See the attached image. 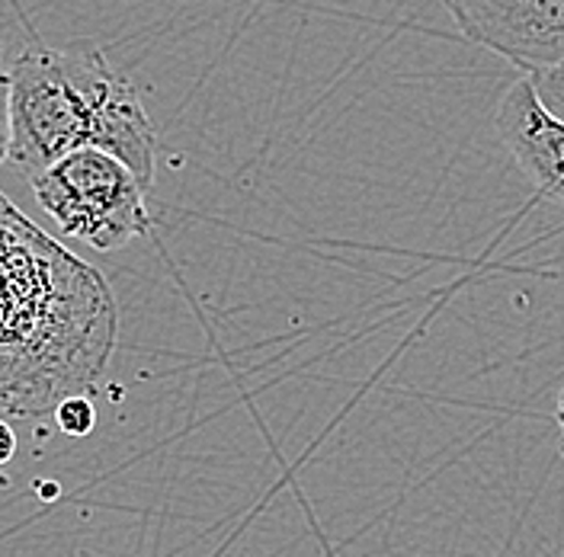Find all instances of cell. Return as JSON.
I'll use <instances>...</instances> for the list:
<instances>
[{
    "label": "cell",
    "mask_w": 564,
    "mask_h": 557,
    "mask_svg": "<svg viewBox=\"0 0 564 557\" xmlns=\"http://www.w3.org/2000/svg\"><path fill=\"white\" fill-rule=\"evenodd\" d=\"M116 324L106 278L0 196V411L35 419L94 394Z\"/></svg>",
    "instance_id": "1"
},
{
    "label": "cell",
    "mask_w": 564,
    "mask_h": 557,
    "mask_svg": "<svg viewBox=\"0 0 564 557\" xmlns=\"http://www.w3.org/2000/svg\"><path fill=\"white\" fill-rule=\"evenodd\" d=\"M10 77V164L42 174L77 148L116 154L141 186L154 183L158 135L135 84L90 42L30 45Z\"/></svg>",
    "instance_id": "2"
},
{
    "label": "cell",
    "mask_w": 564,
    "mask_h": 557,
    "mask_svg": "<svg viewBox=\"0 0 564 557\" xmlns=\"http://www.w3.org/2000/svg\"><path fill=\"white\" fill-rule=\"evenodd\" d=\"M39 209L70 241L94 250H122L151 231L144 206L148 189L116 154L100 148H77L30 176Z\"/></svg>",
    "instance_id": "3"
},
{
    "label": "cell",
    "mask_w": 564,
    "mask_h": 557,
    "mask_svg": "<svg viewBox=\"0 0 564 557\" xmlns=\"http://www.w3.org/2000/svg\"><path fill=\"white\" fill-rule=\"evenodd\" d=\"M462 35L539 70L564 65V0H446Z\"/></svg>",
    "instance_id": "4"
},
{
    "label": "cell",
    "mask_w": 564,
    "mask_h": 557,
    "mask_svg": "<svg viewBox=\"0 0 564 557\" xmlns=\"http://www.w3.org/2000/svg\"><path fill=\"white\" fill-rule=\"evenodd\" d=\"M494 129L535 193L564 209V119L542 103L529 74L500 97Z\"/></svg>",
    "instance_id": "5"
},
{
    "label": "cell",
    "mask_w": 564,
    "mask_h": 557,
    "mask_svg": "<svg viewBox=\"0 0 564 557\" xmlns=\"http://www.w3.org/2000/svg\"><path fill=\"white\" fill-rule=\"evenodd\" d=\"M55 426L65 433V436H74V439H84L94 433L97 426V407H94V397L90 394H70L65 397L58 407H55Z\"/></svg>",
    "instance_id": "6"
},
{
    "label": "cell",
    "mask_w": 564,
    "mask_h": 557,
    "mask_svg": "<svg viewBox=\"0 0 564 557\" xmlns=\"http://www.w3.org/2000/svg\"><path fill=\"white\" fill-rule=\"evenodd\" d=\"M527 74L532 77L542 103L564 119V65H549V68L527 70Z\"/></svg>",
    "instance_id": "7"
},
{
    "label": "cell",
    "mask_w": 564,
    "mask_h": 557,
    "mask_svg": "<svg viewBox=\"0 0 564 557\" xmlns=\"http://www.w3.org/2000/svg\"><path fill=\"white\" fill-rule=\"evenodd\" d=\"M10 161V77L0 70V167Z\"/></svg>",
    "instance_id": "8"
},
{
    "label": "cell",
    "mask_w": 564,
    "mask_h": 557,
    "mask_svg": "<svg viewBox=\"0 0 564 557\" xmlns=\"http://www.w3.org/2000/svg\"><path fill=\"white\" fill-rule=\"evenodd\" d=\"M17 455V433L7 419H0V468Z\"/></svg>",
    "instance_id": "9"
},
{
    "label": "cell",
    "mask_w": 564,
    "mask_h": 557,
    "mask_svg": "<svg viewBox=\"0 0 564 557\" xmlns=\"http://www.w3.org/2000/svg\"><path fill=\"white\" fill-rule=\"evenodd\" d=\"M555 426H558V443H562V455H564V384L555 397Z\"/></svg>",
    "instance_id": "10"
},
{
    "label": "cell",
    "mask_w": 564,
    "mask_h": 557,
    "mask_svg": "<svg viewBox=\"0 0 564 557\" xmlns=\"http://www.w3.org/2000/svg\"><path fill=\"white\" fill-rule=\"evenodd\" d=\"M0 58H3V52H0Z\"/></svg>",
    "instance_id": "11"
}]
</instances>
